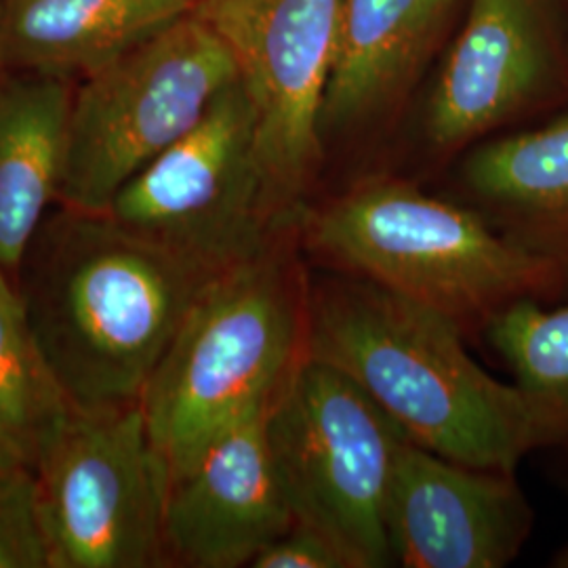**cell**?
<instances>
[{
    "label": "cell",
    "mask_w": 568,
    "mask_h": 568,
    "mask_svg": "<svg viewBox=\"0 0 568 568\" xmlns=\"http://www.w3.org/2000/svg\"><path fill=\"white\" fill-rule=\"evenodd\" d=\"M445 314L358 276L310 278L305 356L337 368L406 438L464 466L509 471L567 445L560 422L493 377Z\"/></svg>",
    "instance_id": "6da1fadb"
},
{
    "label": "cell",
    "mask_w": 568,
    "mask_h": 568,
    "mask_svg": "<svg viewBox=\"0 0 568 568\" xmlns=\"http://www.w3.org/2000/svg\"><path fill=\"white\" fill-rule=\"evenodd\" d=\"M239 65L194 13L164 26L74 87L58 203L105 213L122 185L178 142Z\"/></svg>",
    "instance_id": "5b68a950"
},
{
    "label": "cell",
    "mask_w": 568,
    "mask_h": 568,
    "mask_svg": "<svg viewBox=\"0 0 568 568\" xmlns=\"http://www.w3.org/2000/svg\"><path fill=\"white\" fill-rule=\"evenodd\" d=\"M255 112V161L276 227L295 222L323 163V114L339 0H199Z\"/></svg>",
    "instance_id": "9c48e42d"
},
{
    "label": "cell",
    "mask_w": 568,
    "mask_h": 568,
    "mask_svg": "<svg viewBox=\"0 0 568 568\" xmlns=\"http://www.w3.org/2000/svg\"><path fill=\"white\" fill-rule=\"evenodd\" d=\"M34 474L51 568L169 567L171 471L150 436L142 400L72 408Z\"/></svg>",
    "instance_id": "52a82bcc"
},
{
    "label": "cell",
    "mask_w": 568,
    "mask_h": 568,
    "mask_svg": "<svg viewBox=\"0 0 568 568\" xmlns=\"http://www.w3.org/2000/svg\"><path fill=\"white\" fill-rule=\"evenodd\" d=\"M551 567L568 568V546L560 549L554 558H551Z\"/></svg>",
    "instance_id": "44dd1931"
},
{
    "label": "cell",
    "mask_w": 568,
    "mask_h": 568,
    "mask_svg": "<svg viewBox=\"0 0 568 568\" xmlns=\"http://www.w3.org/2000/svg\"><path fill=\"white\" fill-rule=\"evenodd\" d=\"M544 0H471L427 105L426 135L455 150L508 122L548 79Z\"/></svg>",
    "instance_id": "7c38bea8"
},
{
    "label": "cell",
    "mask_w": 568,
    "mask_h": 568,
    "mask_svg": "<svg viewBox=\"0 0 568 568\" xmlns=\"http://www.w3.org/2000/svg\"><path fill=\"white\" fill-rule=\"evenodd\" d=\"M70 410L28 326L13 276L0 267V464L37 469Z\"/></svg>",
    "instance_id": "e0dca14e"
},
{
    "label": "cell",
    "mask_w": 568,
    "mask_h": 568,
    "mask_svg": "<svg viewBox=\"0 0 568 568\" xmlns=\"http://www.w3.org/2000/svg\"><path fill=\"white\" fill-rule=\"evenodd\" d=\"M485 333L514 384L560 422L568 443V304L548 310L539 300H518L499 310Z\"/></svg>",
    "instance_id": "ac0fdd59"
},
{
    "label": "cell",
    "mask_w": 568,
    "mask_h": 568,
    "mask_svg": "<svg viewBox=\"0 0 568 568\" xmlns=\"http://www.w3.org/2000/svg\"><path fill=\"white\" fill-rule=\"evenodd\" d=\"M307 264L293 222L204 284L142 394L171 478L230 427L267 410L307 358Z\"/></svg>",
    "instance_id": "3957f363"
},
{
    "label": "cell",
    "mask_w": 568,
    "mask_h": 568,
    "mask_svg": "<svg viewBox=\"0 0 568 568\" xmlns=\"http://www.w3.org/2000/svg\"><path fill=\"white\" fill-rule=\"evenodd\" d=\"M265 415L230 427L171 478L164 506L169 567H251L295 525L267 445Z\"/></svg>",
    "instance_id": "8fae6325"
},
{
    "label": "cell",
    "mask_w": 568,
    "mask_h": 568,
    "mask_svg": "<svg viewBox=\"0 0 568 568\" xmlns=\"http://www.w3.org/2000/svg\"><path fill=\"white\" fill-rule=\"evenodd\" d=\"M464 180L504 236L568 274V116L480 145Z\"/></svg>",
    "instance_id": "9a60e30c"
},
{
    "label": "cell",
    "mask_w": 568,
    "mask_h": 568,
    "mask_svg": "<svg viewBox=\"0 0 568 568\" xmlns=\"http://www.w3.org/2000/svg\"><path fill=\"white\" fill-rule=\"evenodd\" d=\"M307 262L358 276L445 314L464 331L568 274L504 236L478 211L396 180L366 182L295 217Z\"/></svg>",
    "instance_id": "277c9868"
},
{
    "label": "cell",
    "mask_w": 568,
    "mask_h": 568,
    "mask_svg": "<svg viewBox=\"0 0 568 568\" xmlns=\"http://www.w3.org/2000/svg\"><path fill=\"white\" fill-rule=\"evenodd\" d=\"M386 525L400 567L501 568L525 548L532 509L514 474L464 466L405 438Z\"/></svg>",
    "instance_id": "30bf717a"
},
{
    "label": "cell",
    "mask_w": 568,
    "mask_h": 568,
    "mask_svg": "<svg viewBox=\"0 0 568 568\" xmlns=\"http://www.w3.org/2000/svg\"><path fill=\"white\" fill-rule=\"evenodd\" d=\"M211 278L108 213L60 203L13 272L42 358L65 400L81 410L142 400Z\"/></svg>",
    "instance_id": "7a4b0ae2"
},
{
    "label": "cell",
    "mask_w": 568,
    "mask_h": 568,
    "mask_svg": "<svg viewBox=\"0 0 568 568\" xmlns=\"http://www.w3.org/2000/svg\"><path fill=\"white\" fill-rule=\"evenodd\" d=\"M450 0H339L337 53L326 87L325 129L382 112L406 84Z\"/></svg>",
    "instance_id": "2e32d148"
},
{
    "label": "cell",
    "mask_w": 568,
    "mask_h": 568,
    "mask_svg": "<svg viewBox=\"0 0 568 568\" xmlns=\"http://www.w3.org/2000/svg\"><path fill=\"white\" fill-rule=\"evenodd\" d=\"M253 568H349L344 554L314 528L293 525L253 560Z\"/></svg>",
    "instance_id": "ffe728a7"
},
{
    "label": "cell",
    "mask_w": 568,
    "mask_h": 568,
    "mask_svg": "<svg viewBox=\"0 0 568 568\" xmlns=\"http://www.w3.org/2000/svg\"><path fill=\"white\" fill-rule=\"evenodd\" d=\"M72 79L0 72V267L11 276L60 199Z\"/></svg>",
    "instance_id": "5bb4252c"
},
{
    "label": "cell",
    "mask_w": 568,
    "mask_h": 568,
    "mask_svg": "<svg viewBox=\"0 0 568 568\" xmlns=\"http://www.w3.org/2000/svg\"><path fill=\"white\" fill-rule=\"evenodd\" d=\"M265 434L295 525L349 568L394 565L386 508L403 429L344 373L305 358L267 408Z\"/></svg>",
    "instance_id": "8992f818"
},
{
    "label": "cell",
    "mask_w": 568,
    "mask_h": 568,
    "mask_svg": "<svg viewBox=\"0 0 568 568\" xmlns=\"http://www.w3.org/2000/svg\"><path fill=\"white\" fill-rule=\"evenodd\" d=\"M0 568H51L34 469L0 464Z\"/></svg>",
    "instance_id": "d6986e66"
},
{
    "label": "cell",
    "mask_w": 568,
    "mask_h": 568,
    "mask_svg": "<svg viewBox=\"0 0 568 568\" xmlns=\"http://www.w3.org/2000/svg\"><path fill=\"white\" fill-rule=\"evenodd\" d=\"M199 0H0V72L87 77Z\"/></svg>",
    "instance_id": "4fadbf2b"
},
{
    "label": "cell",
    "mask_w": 568,
    "mask_h": 568,
    "mask_svg": "<svg viewBox=\"0 0 568 568\" xmlns=\"http://www.w3.org/2000/svg\"><path fill=\"white\" fill-rule=\"evenodd\" d=\"M105 213L209 276L255 255L278 227L265 206L255 161V112L241 79L225 87L185 135L124 183Z\"/></svg>",
    "instance_id": "ba28073f"
}]
</instances>
